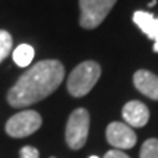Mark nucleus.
<instances>
[{
	"label": "nucleus",
	"mask_w": 158,
	"mask_h": 158,
	"mask_svg": "<svg viewBox=\"0 0 158 158\" xmlns=\"http://www.w3.org/2000/svg\"><path fill=\"white\" fill-rule=\"evenodd\" d=\"M106 138L111 147L118 149H130L136 145V133L130 126L120 122H113L108 124Z\"/></svg>",
	"instance_id": "6"
},
{
	"label": "nucleus",
	"mask_w": 158,
	"mask_h": 158,
	"mask_svg": "<svg viewBox=\"0 0 158 158\" xmlns=\"http://www.w3.org/2000/svg\"><path fill=\"white\" fill-rule=\"evenodd\" d=\"M117 0H79V25L85 29H94L101 25Z\"/></svg>",
	"instance_id": "4"
},
{
	"label": "nucleus",
	"mask_w": 158,
	"mask_h": 158,
	"mask_svg": "<svg viewBox=\"0 0 158 158\" xmlns=\"http://www.w3.org/2000/svg\"><path fill=\"white\" fill-rule=\"evenodd\" d=\"M133 84L136 89L142 92L145 97L158 101V76L151 73L149 70H138L133 75Z\"/></svg>",
	"instance_id": "8"
},
{
	"label": "nucleus",
	"mask_w": 158,
	"mask_h": 158,
	"mask_svg": "<svg viewBox=\"0 0 158 158\" xmlns=\"http://www.w3.org/2000/svg\"><path fill=\"white\" fill-rule=\"evenodd\" d=\"M101 76V68L97 62L86 60L78 64L68 78V91L73 97H84L89 92Z\"/></svg>",
	"instance_id": "2"
},
{
	"label": "nucleus",
	"mask_w": 158,
	"mask_h": 158,
	"mask_svg": "<svg viewBox=\"0 0 158 158\" xmlns=\"http://www.w3.org/2000/svg\"><path fill=\"white\" fill-rule=\"evenodd\" d=\"M89 158H98V157H97V155H91Z\"/></svg>",
	"instance_id": "15"
},
{
	"label": "nucleus",
	"mask_w": 158,
	"mask_h": 158,
	"mask_svg": "<svg viewBox=\"0 0 158 158\" xmlns=\"http://www.w3.org/2000/svg\"><path fill=\"white\" fill-rule=\"evenodd\" d=\"M132 19L139 27L142 32L154 41V51L158 53V18H155L148 12L136 10Z\"/></svg>",
	"instance_id": "9"
},
{
	"label": "nucleus",
	"mask_w": 158,
	"mask_h": 158,
	"mask_svg": "<svg viewBox=\"0 0 158 158\" xmlns=\"http://www.w3.org/2000/svg\"><path fill=\"white\" fill-rule=\"evenodd\" d=\"M64 66L59 60L47 59L23 72L7 92V102L13 108H25L43 101L60 86Z\"/></svg>",
	"instance_id": "1"
},
{
	"label": "nucleus",
	"mask_w": 158,
	"mask_h": 158,
	"mask_svg": "<svg viewBox=\"0 0 158 158\" xmlns=\"http://www.w3.org/2000/svg\"><path fill=\"white\" fill-rule=\"evenodd\" d=\"M104 158H130L129 155H126L124 152H122L120 149H111V151H108Z\"/></svg>",
	"instance_id": "14"
},
{
	"label": "nucleus",
	"mask_w": 158,
	"mask_h": 158,
	"mask_svg": "<svg viewBox=\"0 0 158 158\" xmlns=\"http://www.w3.org/2000/svg\"><path fill=\"white\" fill-rule=\"evenodd\" d=\"M124 122L130 127H142L148 123L149 120V110L148 107L141 101H129L124 104L122 110Z\"/></svg>",
	"instance_id": "7"
},
{
	"label": "nucleus",
	"mask_w": 158,
	"mask_h": 158,
	"mask_svg": "<svg viewBox=\"0 0 158 158\" xmlns=\"http://www.w3.org/2000/svg\"><path fill=\"white\" fill-rule=\"evenodd\" d=\"M21 158H40V152L38 149L34 147H31V145H27V147H22L21 148Z\"/></svg>",
	"instance_id": "13"
},
{
	"label": "nucleus",
	"mask_w": 158,
	"mask_h": 158,
	"mask_svg": "<svg viewBox=\"0 0 158 158\" xmlns=\"http://www.w3.org/2000/svg\"><path fill=\"white\" fill-rule=\"evenodd\" d=\"M13 40L6 29H0V63L10 54Z\"/></svg>",
	"instance_id": "11"
},
{
	"label": "nucleus",
	"mask_w": 158,
	"mask_h": 158,
	"mask_svg": "<svg viewBox=\"0 0 158 158\" xmlns=\"http://www.w3.org/2000/svg\"><path fill=\"white\" fill-rule=\"evenodd\" d=\"M34 47L29 44H21L18 45L16 48L12 53V57H13V62L16 63V66L19 68H27L31 64L32 59H34Z\"/></svg>",
	"instance_id": "10"
},
{
	"label": "nucleus",
	"mask_w": 158,
	"mask_h": 158,
	"mask_svg": "<svg viewBox=\"0 0 158 158\" xmlns=\"http://www.w3.org/2000/svg\"><path fill=\"white\" fill-rule=\"evenodd\" d=\"M139 158H158V139L151 138L143 142Z\"/></svg>",
	"instance_id": "12"
},
{
	"label": "nucleus",
	"mask_w": 158,
	"mask_h": 158,
	"mask_svg": "<svg viewBox=\"0 0 158 158\" xmlns=\"http://www.w3.org/2000/svg\"><path fill=\"white\" fill-rule=\"evenodd\" d=\"M43 124V117L35 110H22L6 122L5 130L10 138H27L35 133Z\"/></svg>",
	"instance_id": "5"
},
{
	"label": "nucleus",
	"mask_w": 158,
	"mask_h": 158,
	"mask_svg": "<svg viewBox=\"0 0 158 158\" xmlns=\"http://www.w3.org/2000/svg\"><path fill=\"white\" fill-rule=\"evenodd\" d=\"M50 158H56V157H50Z\"/></svg>",
	"instance_id": "16"
},
{
	"label": "nucleus",
	"mask_w": 158,
	"mask_h": 158,
	"mask_svg": "<svg viewBox=\"0 0 158 158\" xmlns=\"http://www.w3.org/2000/svg\"><path fill=\"white\" fill-rule=\"evenodd\" d=\"M89 132V113L85 108H76L73 110L68 118L66 124V143L70 149H81L88 139Z\"/></svg>",
	"instance_id": "3"
}]
</instances>
